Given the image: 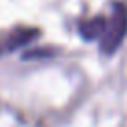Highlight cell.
Here are the masks:
<instances>
[{"label":"cell","mask_w":127,"mask_h":127,"mask_svg":"<svg viewBox=\"0 0 127 127\" xmlns=\"http://www.w3.org/2000/svg\"><path fill=\"white\" fill-rule=\"evenodd\" d=\"M125 34H127V8L123 4H114L112 17L110 21H107L105 34L101 36V45H99L101 52L107 56L114 54L122 45Z\"/></svg>","instance_id":"1"},{"label":"cell","mask_w":127,"mask_h":127,"mask_svg":"<svg viewBox=\"0 0 127 127\" xmlns=\"http://www.w3.org/2000/svg\"><path fill=\"white\" fill-rule=\"evenodd\" d=\"M105 28H107V21L103 17H94V19H88L84 23H80L79 32L86 41H92V39H97V37L103 36Z\"/></svg>","instance_id":"2"},{"label":"cell","mask_w":127,"mask_h":127,"mask_svg":"<svg viewBox=\"0 0 127 127\" xmlns=\"http://www.w3.org/2000/svg\"><path fill=\"white\" fill-rule=\"evenodd\" d=\"M37 34H39L37 30H30V28H26V30L23 28V30L13 32L11 36H9V39H8V51H13V49L21 47V45H26L28 41H32Z\"/></svg>","instance_id":"3"}]
</instances>
